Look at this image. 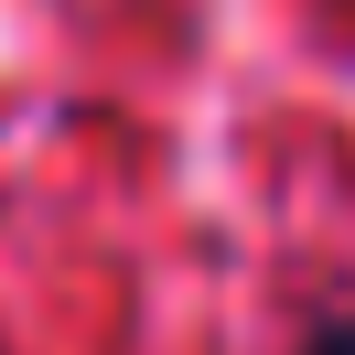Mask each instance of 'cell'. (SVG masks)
<instances>
[{"instance_id": "cell-1", "label": "cell", "mask_w": 355, "mask_h": 355, "mask_svg": "<svg viewBox=\"0 0 355 355\" xmlns=\"http://www.w3.org/2000/svg\"><path fill=\"white\" fill-rule=\"evenodd\" d=\"M291 355H355V302L312 312V323H302V345H291Z\"/></svg>"}]
</instances>
